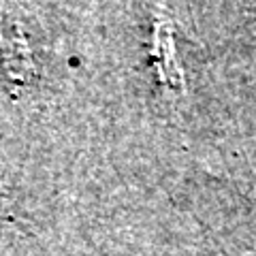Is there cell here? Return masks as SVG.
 I'll list each match as a JSON object with an SVG mask.
<instances>
[{
    "label": "cell",
    "instance_id": "1",
    "mask_svg": "<svg viewBox=\"0 0 256 256\" xmlns=\"http://www.w3.org/2000/svg\"><path fill=\"white\" fill-rule=\"evenodd\" d=\"M0 50H2L4 66L15 82H28L30 77H34V62L20 22L4 13L0 15Z\"/></svg>",
    "mask_w": 256,
    "mask_h": 256
}]
</instances>
